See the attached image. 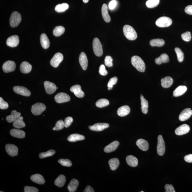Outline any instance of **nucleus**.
Listing matches in <instances>:
<instances>
[{"instance_id": "nucleus-1", "label": "nucleus", "mask_w": 192, "mask_h": 192, "mask_svg": "<svg viewBox=\"0 0 192 192\" xmlns=\"http://www.w3.org/2000/svg\"><path fill=\"white\" fill-rule=\"evenodd\" d=\"M131 62L132 65L138 71L144 72L146 69V66L144 61L139 56H134L131 58Z\"/></svg>"}, {"instance_id": "nucleus-2", "label": "nucleus", "mask_w": 192, "mask_h": 192, "mask_svg": "<svg viewBox=\"0 0 192 192\" xmlns=\"http://www.w3.org/2000/svg\"><path fill=\"white\" fill-rule=\"evenodd\" d=\"M124 35L127 39L130 40H134L136 39L138 35L134 29L129 25H125L123 27Z\"/></svg>"}, {"instance_id": "nucleus-3", "label": "nucleus", "mask_w": 192, "mask_h": 192, "mask_svg": "<svg viewBox=\"0 0 192 192\" xmlns=\"http://www.w3.org/2000/svg\"><path fill=\"white\" fill-rule=\"evenodd\" d=\"M22 21V17L20 14L17 12L12 13L10 18V24L13 27H17Z\"/></svg>"}, {"instance_id": "nucleus-4", "label": "nucleus", "mask_w": 192, "mask_h": 192, "mask_svg": "<svg viewBox=\"0 0 192 192\" xmlns=\"http://www.w3.org/2000/svg\"><path fill=\"white\" fill-rule=\"evenodd\" d=\"M93 47L94 52L98 57H101L103 54L102 45L101 42L97 38H95L93 40Z\"/></svg>"}, {"instance_id": "nucleus-5", "label": "nucleus", "mask_w": 192, "mask_h": 192, "mask_svg": "<svg viewBox=\"0 0 192 192\" xmlns=\"http://www.w3.org/2000/svg\"><path fill=\"white\" fill-rule=\"evenodd\" d=\"M172 23V20L170 18L166 17H159L156 20V26L161 27H167L170 26Z\"/></svg>"}, {"instance_id": "nucleus-6", "label": "nucleus", "mask_w": 192, "mask_h": 192, "mask_svg": "<svg viewBox=\"0 0 192 192\" xmlns=\"http://www.w3.org/2000/svg\"><path fill=\"white\" fill-rule=\"evenodd\" d=\"M46 109V106L42 103H36L32 106L31 111L35 115H38L42 113Z\"/></svg>"}, {"instance_id": "nucleus-7", "label": "nucleus", "mask_w": 192, "mask_h": 192, "mask_svg": "<svg viewBox=\"0 0 192 192\" xmlns=\"http://www.w3.org/2000/svg\"><path fill=\"white\" fill-rule=\"evenodd\" d=\"M165 142L162 135H159L158 138L157 152L160 156L163 155L165 153Z\"/></svg>"}, {"instance_id": "nucleus-8", "label": "nucleus", "mask_w": 192, "mask_h": 192, "mask_svg": "<svg viewBox=\"0 0 192 192\" xmlns=\"http://www.w3.org/2000/svg\"><path fill=\"white\" fill-rule=\"evenodd\" d=\"M16 64L14 61H8L3 64L2 69L5 73H8L14 71L16 69Z\"/></svg>"}, {"instance_id": "nucleus-9", "label": "nucleus", "mask_w": 192, "mask_h": 192, "mask_svg": "<svg viewBox=\"0 0 192 192\" xmlns=\"http://www.w3.org/2000/svg\"><path fill=\"white\" fill-rule=\"evenodd\" d=\"M64 59V56L61 53L58 52L54 55L50 61L51 65L53 67L57 68Z\"/></svg>"}, {"instance_id": "nucleus-10", "label": "nucleus", "mask_w": 192, "mask_h": 192, "mask_svg": "<svg viewBox=\"0 0 192 192\" xmlns=\"http://www.w3.org/2000/svg\"><path fill=\"white\" fill-rule=\"evenodd\" d=\"M55 101L58 103H62L68 102L70 101V96L67 94L60 93L57 94L54 97Z\"/></svg>"}, {"instance_id": "nucleus-11", "label": "nucleus", "mask_w": 192, "mask_h": 192, "mask_svg": "<svg viewBox=\"0 0 192 192\" xmlns=\"http://www.w3.org/2000/svg\"><path fill=\"white\" fill-rule=\"evenodd\" d=\"M13 90L16 93L22 96H30V91L25 87L22 86H17L14 87Z\"/></svg>"}, {"instance_id": "nucleus-12", "label": "nucleus", "mask_w": 192, "mask_h": 192, "mask_svg": "<svg viewBox=\"0 0 192 192\" xmlns=\"http://www.w3.org/2000/svg\"><path fill=\"white\" fill-rule=\"evenodd\" d=\"M6 152L11 156H17L18 154V148L15 145L11 144L6 145Z\"/></svg>"}, {"instance_id": "nucleus-13", "label": "nucleus", "mask_w": 192, "mask_h": 192, "mask_svg": "<svg viewBox=\"0 0 192 192\" xmlns=\"http://www.w3.org/2000/svg\"><path fill=\"white\" fill-rule=\"evenodd\" d=\"M19 37L17 35H13L6 40V45L10 47H16L19 45Z\"/></svg>"}, {"instance_id": "nucleus-14", "label": "nucleus", "mask_w": 192, "mask_h": 192, "mask_svg": "<svg viewBox=\"0 0 192 192\" xmlns=\"http://www.w3.org/2000/svg\"><path fill=\"white\" fill-rule=\"evenodd\" d=\"M192 115L191 108H186L182 111L179 116V119L180 121H184L189 119Z\"/></svg>"}, {"instance_id": "nucleus-15", "label": "nucleus", "mask_w": 192, "mask_h": 192, "mask_svg": "<svg viewBox=\"0 0 192 192\" xmlns=\"http://www.w3.org/2000/svg\"><path fill=\"white\" fill-rule=\"evenodd\" d=\"M44 85L46 92L48 94H51L56 91L57 88L54 83L49 81L44 82Z\"/></svg>"}, {"instance_id": "nucleus-16", "label": "nucleus", "mask_w": 192, "mask_h": 192, "mask_svg": "<svg viewBox=\"0 0 192 192\" xmlns=\"http://www.w3.org/2000/svg\"><path fill=\"white\" fill-rule=\"evenodd\" d=\"M109 126V124L105 123H97L89 127L90 130L95 131H101Z\"/></svg>"}, {"instance_id": "nucleus-17", "label": "nucleus", "mask_w": 192, "mask_h": 192, "mask_svg": "<svg viewBox=\"0 0 192 192\" xmlns=\"http://www.w3.org/2000/svg\"><path fill=\"white\" fill-rule=\"evenodd\" d=\"M190 128L189 126L186 124L177 127L175 130L176 134L178 135H181L186 134L189 132Z\"/></svg>"}, {"instance_id": "nucleus-18", "label": "nucleus", "mask_w": 192, "mask_h": 192, "mask_svg": "<svg viewBox=\"0 0 192 192\" xmlns=\"http://www.w3.org/2000/svg\"><path fill=\"white\" fill-rule=\"evenodd\" d=\"M71 91L76 96L79 98L83 97L84 96V93L81 89V87L80 85H73L70 88Z\"/></svg>"}, {"instance_id": "nucleus-19", "label": "nucleus", "mask_w": 192, "mask_h": 192, "mask_svg": "<svg viewBox=\"0 0 192 192\" xmlns=\"http://www.w3.org/2000/svg\"><path fill=\"white\" fill-rule=\"evenodd\" d=\"M79 62L84 70H86L88 67V60L85 53L82 52L79 57Z\"/></svg>"}, {"instance_id": "nucleus-20", "label": "nucleus", "mask_w": 192, "mask_h": 192, "mask_svg": "<svg viewBox=\"0 0 192 192\" xmlns=\"http://www.w3.org/2000/svg\"><path fill=\"white\" fill-rule=\"evenodd\" d=\"M10 134L14 138H25V132L19 129H12L10 130Z\"/></svg>"}, {"instance_id": "nucleus-21", "label": "nucleus", "mask_w": 192, "mask_h": 192, "mask_svg": "<svg viewBox=\"0 0 192 192\" xmlns=\"http://www.w3.org/2000/svg\"><path fill=\"white\" fill-rule=\"evenodd\" d=\"M161 85L164 88H169L173 83V79L170 77L167 76L161 79Z\"/></svg>"}, {"instance_id": "nucleus-22", "label": "nucleus", "mask_w": 192, "mask_h": 192, "mask_svg": "<svg viewBox=\"0 0 192 192\" xmlns=\"http://www.w3.org/2000/svg\"><path fill=\"white\" fill-rule=\"evenodd\" d=\"M136 145L142 151H146L149 148V144L148 142L143 139H140L137 141Z\"/></svg>"}, {"instance_id": "nucleus-23", "label": "nucleus", "mask_w": 192, "mask_h": 192, "mask_svg": "<svg viewBox=\"0 0 192 192\" xmlns=\"http://www.w3.org/2000/svg\"><path fill=\"white\" fill-rule=\"evenodd\" d=\"M119 142L118 141H114L112 142L109 145L106 146L104 148V151L106 153H110L113 152L119 146Z\"/></svg>"}, {"instance_id": "nucleus-24", "label": "nucleus", "mask_w": 192, "mask_h": 192, "mask_svg": "<svg viewBox=\"0 0 192 192\" xmlns=\"http://www.w3.org/2000/svg\"><path fill=\"white\" fill-rule=\"evenodd\" d=\"M40 40L41 45L43 48L46 49L49 48L50 41L46 34H42L40 36Z\"/></svg>"}, {"instance_id": "nucleus-25", "label": "nucleus", "mask_w": 192, "mask_h": 192, "mask_svg": "<svg viewBox=\"0 0 192 192\" xmlns=\"http://www.w3.org/2000/svg\"><path fill=\"white\" fill-rule=\"evenodd\" d=\"M21 116V113L17 112L15 110L12 111L10 115L7 116L6 117V120L9 123H12L14 122Z\"/></svg>"}, {"instance_id": "nucleus-26", "label": "nucleus", "mask_w": 192, "mask_h": 192, "mask_svg": "<svg viewBox=\"0 0 192 192\" xmlns=\"http://www.w3.org/2000/svg\"><path fill=\"white\" fill-rule=\"evenodd\" d=\"M30 179L32 181L38 184L43 185L45 183L44 177L41 174H34L31 177Z\"/></svg>"}, {"instance_id": "nucleus-27", "label": "nucleus", "mask_w": 192, "mask_h": 192, "mask_svg": "<svg viewBox=\"0 0 192 192\" xmlns=\"http://www.w3.org/2000/svg\"><path fill=\"white\" fill-rule=\"evenodd\" d=\"M32 66L29 62L24 61L20 66V71L23 73H28L31 71Z\"/></svg>"}, {"instance_id": "nucleus-28", "label": "nucleus", "mask_w": 192, "mask_h": 192, "mask_svg": "<svg viewBox=\"0 0 192 192\" xmlns=\"http://www.w3.org/2000/svg\"><path fill=\"white\" fill-rule=\"evenodd\" d=\"M130 109L129 106L125 105L119 108L117 111V114L120 117H124L128 115L130 113Z\"/></svg>"}, {"instance_id": "nucleus-29", "label": "nucleus", "mask_w": 192, "mask_h": 192, "mask_svg": "<svg viewBox=\"0 0 192 192\" xmlns=\"http://www.w3.org/2000/svg\"><path fill=\"white\" fill-rule=\"evenodd\" d=\"M187 90V88L184 85H180L174 90L173 96L175 97L182 96L184 94Z\"/></svg>"}, {"instance_id": "nucleus-30", "label": "nucleus", "mask_w": 192, "mask_h": 192, "mask_svg": "<svg viewBox=\"0 0 192 192\" xmlns=\"http://www.w3.org/2000/svg\"><path fill=\"white\" fill-rule=\"evenodd\" d=\"M101 12L103 19L105 21L107 22H110L111 18L108 12V8L107 5L106 4H103L101 9Z\"/></svg>"}, {"instance_id": "nucleus-31", "label": "nucleus", "mask_w": 192, "mask_h": 192, "mask_svg": "<svg viewBox=\"0 0 192 192\" xmlns=\"http://www.w3.org/2000/svg\"><path fill=\"white\" fill-rule=\"evenodd\" d=\"M169 61V56L166 54H163L161 55L159 57L156 58L155 60L156 63L160 65L163 63H167Z\"/></svg>"}, {"instance_id": "nucleus-32", "label": "nucleus", "mask_w": 192, "mask_h": 192, "mask_svg": "<svg viewBox=\"0 0 192 192\" xmlns=\"http://www.w3.org/2000/svg\"><path fill=\"white\" fill-rule=\"evenodd\" d=\"M127 164L131 167H136L138 165V160L135 156L132 155L127 156L126 158Z\"/></svg>"}, {"instance_id": "nucleus-33", "label": "nucleus", "mask_w": 192, "mask_h": 192, "mask_svg": "<svg viewBox=\"0 0 192 192\" xmlns=\"http://www.w3.org/2000/svg\"><path fill=\"white\" fill-rule=\"evenodd\" d=\"M78 181L75 179H73L71 181L68 186L67 188L70 192H74L76 191L79 185Z\"/></svg>"}, {"instance_id": "nucleus-34", "label": "nucleus", "mask_w": 192, "mask_h": 192, "mask_svg": "<svg viewBox=\"0 0 192 192\" xmlns=\"http://www.w3.org/2000/svg\"><path fill=\"white\" fill-rule=\"evenodd\" d=\"M85 137L78 134H73L68 138V141L70 142H75L84 140Z\"/></svg>"}, {"instance_id": "nucleus-35", "label": "nucleus", "mask_w": 192, "mask_h": 192, "mask_svg": "<svg viewBox=\"0 0 192 192\" xmlns=\"http://www.w3.org/2000/svg\"><path fill=\"white\" fill-rule=\"evenodd\" d=\"M13 126L15 128L20 129L25 126V124L23 121V117L20 116L13 123Z\"/></svg>"}, {"instance_id": "nucleus-36", "label": "nucleus", "mask_w": 192, "mask_h": 192, "mask_svg": "<svg viewBox=\"0 0 192 192\" xmlns=\"http://www.w3.org/2000/svg\"><path fill=\"white\" fill-rule=\"evenodd\" d=\"M141 110L143 114H146L148 112V101L145 99L144 96L141 95Z\"/></svg>"}, {"instance_id": "nucleus-37", "label": "nucleus", "mask_w": 192, "mask_h": 192, "mask_svg": "<svg viewBox=\"0 0 192 192\" xmlns=\"http://www.w3.org/2000/svg\"><path fill=\"white\" fill-rule=\"evenodd\" d=\"M66 182V177L63 175H60L55 180L54 184L56 186L61 188L65 184Z\"/></svg>"}, {"instance_id": "nucleus-38", "label": "nucleus", "mask_w": 192, "mask_h": 192, "mask_svg": "<svg viewBox=\"0 0 192 192\" xmlns=\"http://www.w3.org/2000/svg\"><path fill=\"white\" fill-rule=\"evenodd\" d=\"M109 164L111 170H115L119 167L120 164V162L117 158H114L110 160L109 161Z\"/></svg>"}, {"instance_id": "nucleus-39", "label": "nucleus", "mask_w": 192, "mask_h": 192, "mask_svg": "<svg viewBox=\"0 0 192 192\" xmlns=\"http://www.w3.org/2000/svg\"><path fill=\"white\" fill-rule=\"evenodd\" d=\"M165 44V41L164 40L156 38L150 41V44L153 47H162Z\"/></svg>"}, {"instance_id": "nucleus-40", "label": "nucleus", "mask_w": 192, "mask_h": 192, "mask_svg": "<svg viewBox=\"0 0 192 192\" xmlns=\"http://www.w3.org/2000/svg\"><path fill=\"white\" fill-rule=\"evenodd\" d=\"M68 4L66 3L59 4L56 6L55 8V10L58 13H62L65 11L68 8Z\"/></svg>"}, {"instance_id": "nucleus-41", "label": "nucleus", "mask_w": 192, "mask_h": 192, "mask_svg": "<svg viewBox=\"0 0 192 192\" xmlns=\"http://www.w3.org/2000/svg\"><path fill=\"white\" fill-rule=\"evenodd\" d=\"M65 32L64 27L61 26L56 27L53 30V33L55 36H59L64 34Z\"/></svg>"}, {"instance_id": "nucleus-42", "label": "nucleus", "mask_w": 192, "mask_h": 192, "mask_svg": "<svg viewBox=\"0 0 192 192\" xmlns=\"http://www.w3.org/2000/svg\"><path fill=\"white\" fill-rule=\"evenodd\" d=\"M109 102L108 100L105 99H100L96 103V105L97 107L99 108H102L105 107L109 105Z\"/></svg>"}, {"instance_id": "nucleus-43", "label": "nucleus", "mask_w": 192, "mask_h": 192, "mask_svg": "<svg viewBox=\"0 0 192 192\" xmlns=\"http://www.w3.org/2000/svg\"><path fill=\"white\" fill-rule=\"evenodd\" d=\"M55 153L56 151L54 150H50L46 152L40 153L39 154V157L41 159L44 158H45L52 156Z\"/></svg>"}, {"instance_id": "nucleus-44", "label": "nucleus", "mask_w": 192, "mask_h": 192, "mask_svg": "<svg viewBox=\"0 0 192 192\" xmlns=\"http://www.w3.org/2000/svg\"><path fill=\"white\" fill-rule=\"evenodd\" d=\"M175 51L177 55V60L179 62H183L184 59V54L183 51L178 47L175 48Z\"/></svg>"}, {"instance_id": "nucleus-45", "label": "nucleus", "mask_w": 192, "mask_h": 192, "mask_svg": "<svg viewBox=\"0 0 192 192\" xmlns=\"http://www.w3.org/2000/svg\"><path fill=\"white\" fill-rule=\"evenodd\" d=\"M159 1V0H148L146 3V5L148 8H154L158 5Z\"/></svg>"}, {"instance_id": "nucleus-46", "label": "nucleus", "mask_w": 192, "mask_h": 192, "mask_svg": "<svg viewBox=\"0 0 192 192\" xmlns=\"http://www.w3.org/2000/svg\"><path fill=\"white\" fill-rule=\"evenodd\" d=\"M58 162L61 165L65 167H70L72 165L71 161L68 159H61L58 161Z\"/></svg>"}, {"instance_id": "nucleus-47", "label": "nucleus", "mask_w": 192, "mask_h": 192, "mask_svg": "<svg viewBox=\"0 0 192 192\" xmlns=\"http://www.w3.org/2000/svg\"><path fill=\"white\" fill-rule=\"evenodd\" d=\"M64 126V122L62 120H59L57 121L56 124L55 126L54 127L53 130L54 131H59L62 130Z\"/></svg>"}, {"instance_id": "nucleus-48", "label": "nucleus", "mask_w": 192, "mask_h": 192, "mask_svg": "<svg viewBox=\"0 0 192 192\" xmlns=\"http://www.w3.org/2000/svg\"><path fill=\"white\" fill-rule=\"evenodd\" d=\"M117 78L116 77H113L110 79L108 84V90H110L112 89L113 85L117 83Z\"/></svg>"}, {"instance_id": "nucleus-49", "label": "nucleus", "mask_w": 192, "mask_h": 192, "mask_svg": "<svg viewBox=\"0 0 192 192\" xmlns=\"http://www.w3.org/2000/svg\"><path fill=\"white\" fill-rule=\"evenodd\" d=\"M181 36L182 39L185 41L189 42L191 40V34L189 31H187L183 33Z\"/></svg>"}, {"instance_id": "nucleus-50", "label": "nucleus", "mask_w": 192, "mask_h": 192, "mask_svg": "<svg viewBox=\"0 0 192 192\" xmlns=\"http://www.w3.org/2000/svg\"><path fill=\"white\" fill-rule=\"evenodd\" d=\"M113 59L110 56H106L105 59V64L108 67H111L113 66Z\"/></svg>"}, {"instance_id": "nucleus-51", "label": "nucleus", "mask_w": 192, "mask_h": 192, "mask_svg": "<svg viewBox=\"0 0 192 192\" xmlns=\"http://www.w3.org/2000/svg\"><path fill=\"white\" fill-rule=\"evenodd\" d=\"M73 119L71 117H66L64 121V126L66 128H67L71 125L73 122Z\"/></svg>"}, {"instance_id": "nucleus-52", "label": "nucleus", "mask_w": 192, "mask_h": 192, "mask_svg": "<svg viewBox=\"0 0 192 192\" xmlns=\"http://www.w3.org/2000/svg\"><path fill=\"white\" fill-rule=\"evenodd\" d=\"M8 107V104L2 98H0V109H7Z\"/></svg>"}, {"instance_id": "nucleus-53", "label": "nucleus", "mask_w": 192, "mask_h": 192, "mask_svg": "<svg viewBox=\"0 0 192 192\" xmlns=\"http://www.w3.org/2000/svg\"><path fill=\"white\" fill-rule=\"evenodd\" d=\"M25 192H38V190L34 187L26 186L24 188Z\"/></svg>"}, {"instance_id": "nucleus-54", "label": "nucleus", "mask_w": 192, "mask_h": 192, "mask_svg": "<svg viewBox=\"0 0 192 192\" xmlns=\"http://www.w3.org/2000/svg\"><path fill=\"white\" fill-rule=\"evenodd\" d=\"M99 73L101 75L103 76L106 75L108 74V71L105 69V66L104 65H103V64H101L100 66L99 69Z\"/></svg>"}, {"instance_id": "nucleus-55", "label": "nucleus", "mask_w": 192, "mask_h": 192, "mask_svg": "<svg viewBox=\"0 0 192 192\" xmlns=\"http://www.w3.org/2000/svg\"><path fill=\"white\" fill-rule=\"evenodd\" d=\"M165 189L166 192H175V190L172 185L167 184L165 185Z\"/></svg>"}, {"instance_id": "nucleus-56", "label": "nucleus", "mask_w": 192, "mask_h": 192, "mask_svg": "<svg viewBox=\"0 0 192 192\" xmlns=\"http://www.w3.org/2000/svg\"><path fill=\"white\" fill-rule=\"evenodd\" d=\"M117 5V1L116 0H112L110 1L109 5V7L110 9L112 10L115 8Z\"/></svg>"}, {"instance_id": "nucleus-57", "label": "nucleus", "mask_w": 192, "mask_h": 192, "mask_svg": "<svg viewBox=\"0 0 192 192\" xmlns=\"http://www.w3.org/2000/svg\"><path fill=\"white\" fill-rule=\"evenodd\" d=\"M185 12L187 14L192 15V5L187 6L185 9Z\"/></svg>"}, {"instance_id": "nucleus-58", "label": "nucleus", "mask_w": 192, "mask_h": 192, "mask_svg": "<svg viewBox=\"0 0 192 192\" xmlns=\"http://www.w3.org/2000/svg\"><path fill=\"white\" fill-rule=\"evenodd\" d=\"M184 160L188 163H192V154L188 155L184 157Z\"/></svg>"}, {"instance_id": "nucleus-59", "label": "nucleus", "mask_w": 192, "mask_h": 192, "mask_svg": "<svg viewBox=\"0 0 192 192\" xmlns=\"http://www.w3.org/2000/svg\"><path fill=\"white\" fill-rule=\"evenodd\" d=\"M84 192H94L93 189L90 186H87L85 190H83Z\"/></svg>"}, {"instance_id": "nucleus-60", "label": "nucleus", "mask_w": 192, "mask_h": 192, "mask_svg": "<svg viewBox=\"0 0 192 192\" xmlns=\"http://www.w3.org/2000/svg\"><path fill=\"white\" fill-rule=\"evenodd\" d=\"M89 1V0H83V2L84 3H88V2Z\"/></svg>"}, {"instance_id": "nucleus-61", "label": "nucleus", "mask_w": 192, "mask_h": 192, "mask_svg": "<svg viewBox=\"0 0 192 192\" xmlns=\"http://www.w3.org/2000/svg\"><path fill=\"white\" fill-rule=\"evenodd\" d=\"M3 192V191H1V192Z\"/></svg>"}, {"instance_id": "nucleus-62", "label": "nucleus", "mask_w": 192, "mask_h": 192, "mask_svg": "<svg viewBox=\"0 0 192 192\" xmlns=\"http://www.w3.org/2000/svg\"><path fill=\"white\" fill-rule=\"evenodd\" d=\"M141 192H143V191H141Z\"/></svg>"}]
</instances>
